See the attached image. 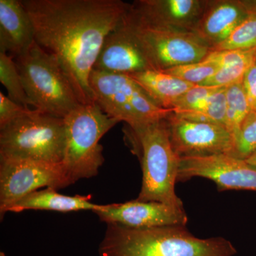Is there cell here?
I'll return each mask as SVG.
<instances>
[{
  "mask_svg": "<svg viewBox=\"0 0 256 256\" xmlns=\"http://www.w3.org/2000/svg\"><path fill=\"white\" fill-rule=\"evenodd\" d=\"M35 42L58 60L82 105L95 104L89 77L106 37L130 8L120 0H21Z\"/></svg>",
  "mask_w": 256,
  "mask_h": 256,
  "instance_id": "cell-1",
  "label": "cell"
},
{
  "mask_svg": "<svg viewBox=\"0 0 256 256\" xmlns=\"http://www.w3.org/2000/svg\"><path fill=\"white\" fill-rule=\"evenodd\" d=\"M99 256H234L237 250L223 237L200 238L186 226L129 228L107 224Z\"/></svg>",
  "mask_w": 256,
  "mask_h": 256,
  "instance_id": "cell-2",
  "label": "cell"
},
{
  "mask_svg": "<svg viewBox=\"0 0 256 256\" xmlns=\"http://www.w3.org/2000/svg\"><path fill=\"white\" fill-rule=\"evenodd\" d=\"M128 134L142 170V188L137 200L184 208L175 192L180 158L172 146L165 119L130 128Z\"/></svg>",
  "mask_w": 256,
  "mask_h": 256,
  "instance_id": "cell-3",
  "label": "cell"
},
{
  "mask_svg": "<svg viewBox=\"0 0 256 256\" xmlns=\"http://www.w3.org/2000/svg\"><path fill=\"white\" fill-rule=\"evenodd\" d=\"M14 60L34 108L64 118L82 104L58 60L36 42Z\"/></svg>",
  "mask_w": 256,
  "mask_h": 256,
  "instance_id": "cell-4",
  "label": "cell"
},
{
  "mask_svg": "<svg viewBox=\"0 0 256 256\" xmlns=\"http://www.w3.org/2000/svg\"><path fill=\"white\" fill-rule=\"evenodd\" d=\"M65 150L62 164L74 184L98 174L104 162L101 138L120 122L97 104H80L64 118Z\"/></svg>",
  "mask_w": 256,
  "mask_h": 256,
  "instance_id": "cell-5",
  "label": "cell"
},
{
  "mask_svg": "<svg viewBox=\"0 0 256 256\" xmlns=\"http://www.w3.org/2000/svg\"><path fill=\"white\" fill-rule=\"evenodd\" d=\"M64 119L33 109L0 128V159L60 163L65 150Z\"/></svg>",
  "mask_w": 256,
  "mask_h": 256,
  "instance_id": "cell-6",
  "label": "cell"
},
{
  "mask_svg": "<svg viewBox=\"0 0 256 256\" xmlns=\"http://www.w3.org/2000/svg\"><path fill=\"white\" fill-rule=\"evenodd\" d=\"M122 22L154 70L164 72L196 63L212 52L194 32L148 22L134 16L130 9Z\"/></svg>",
  "mask_w": 256,
  "mask_h": 256,
  "instance_id": "cell-7",
  "label": "cell"
},
{
  "mask_svg": "<svg viewBox=\"0 0 256 256\" xmlns=\"http://www.w3.org/2000/svg\"><path fill=\"white\" fill-rule=\"evenodd\" d=\"M89 85L94 101L106 114L134 128L166 119L174 112L160 107L126 74L92 70Z\"/></svg>",
  "mask_w": 256,
  "mask_h": 256,
  "instance_id": "cell-8",
  "label": "cell"
},
{
  "mask_svg": "<svg viewBox=\"0 0 256 256\" xmlns=\"http://www.w3.org/2000/svg\"><path fill=\"white\" fill-rule=\"evenodd\" d=\"M62 162L0 159V216L32 192L43 188L60 190L73 184Z\"/></svg>",
  "mask_w": 256,
  "mask_h": 256,
  "instance_id": "cell-9",
  "label": "cell"
},
{
  "mask_svg": "<svg viewBox=\"0 0 256 256\" xmlns=\"http://www.w3.org/2000/svg\"><path fill=\"white\" fill-rule=\"evenodd\" d=\"M170 141L178 158L230 154L234 142L225 126L178 117L172 112L165 119Z\"/></svg>",
  "mask_w": 256,
  "mask_h": 256,
  "instance_id": "cell-10",
  "label": "cell"
},
{
  "mask_svg": "<svg viewBox=\"0 0 256 256\" xmlns=\"http://www.w3.org/2000/svg\"><path fill=\"white\" fill-rule=\"evenodd\" d=\"M194 178L212 180L220 192L234 190L256 192V166L229 154L180 158L178 182L188 181Z\"/></svg>",
  "mask_w": 256,
  "mask_h": 256,
  "instance_id": "cell-11",
  "label": "cell"
},
{
  "mask_svg": "<svg viewBox=\"0 0 256 256\" xmlns=\"http://www.w3.org/2000/svg\"><path fill=\"white\" fill-rule=\"evenodd\" d=\"M101 222L129 228L186 226L188 217L184 208L156 202L133 200L120 204L100 205L94 210Z\"/></svg>",
  "mask_w": 256,
  "mask_h": 256,
  "instance_id": "cell-12",
  "label": "cell"
},
{
  "mask_svg": "<svg viewBox=\"0 0 256 256\" xmlns=\"http://www.w3.org/2000/svg\"><path fill=\"white\" fill-rule=\"evenodd\" d=\"M92 70L129 75L154 69L122 20L106 37Z\"/></svg>",
  "mask_w": 256,
  "mask_h": 256,
  "instance_id": "cell-13",
  "label": "cell"
},
{
  "mask_svg": "<svg viewBox=\"0 0 256 256\" xmlns=\"http://www.w3.org/2000/svg\"><path fill=\"white\" fill-rule=\"evenodd\" d=\"M254 9L255 1H207L193 32L212 50L225 41Z\"/></svg>",
  "mask_w": 256,
  "mask_h": 256,
  "instance_id": "cell-14",
  "label": "cell"
},
{
  "mask_svg": "<svg viewBox=\"0 0 256 256\" xmlns=\"http://www.w3.org/2000/svg\"><path fill=\"white\" fill-rule=\"evenodd\" d=\"M207 1L202 0H140L131 4L134 16L156 24L193 32Z\"/></svg>",
  "mask_w": 256,
  "mask_h": 256,
  "instance_id": "cell-15",
  "label": "cell"
},
{
  "mask_svg": "<svg viewBox=\"0 0 256 256\" xmlns=\"http://www.w3.org/2000/svg\"><path fill=\"white\" fill-rule=\"evenodd\" d=\"M34 42L33 23L21 0H0V52L16 58Z\"/></svg>",
  "mask_w": 256,
  "mask_h": 256,
  "instance_id": "cell-16",
  "label": "cell"
},
{
  "mask_svg": "<svg viewBox=\"0 0 256 256\" xmlns=\"http://www.w3.org/2000/svg\"><path fill=\"white\" fill-rule=\"evenodd\" d=\"M146 90L152 99L165 109H172L176 101L196 85L164 72L148 70L129 74Z\"/></svg>",
  "mask_w": 256,
  "mask_h": 256,
  "instance_id": "cell-17",
  "label": "cell"
},
{
  "mask_svg": "<svg viewBox=\"0 0 256 256\" xmlns=\"http://www.w3.org/2000/svg\"><path fill=\"white\" fill-rule=\"evenodd\" d=\"M100 205L90 202V196H67L53 188L32 192L10 207L9 212L18 213L26 210H46L58 212L95 210Z\"/></svg>",
  "mask_w": 256,
  "mask_h": 256,
  "instance_id": "cell-18",
  "label": "cell"
},
{
  "mask_svg": "<svg viewBox=\"0 0 256 256\" xmlns=\"http://www.w3.org/2000/svg\"><path fill=\"white\" fill-rule=\"evenodd\" d=\"M226 88L227 86L222 88L213 96L196 104L192 108L173 112L178 117L190 120L225 126Z\"/></svg>",
  "mask_w": 256,
  "mask_h": 256,
  "instance_id": "cell-19",
  "label": "cell"
},
{
  "mask_svg": "<svg viewBox=\"0 0 256 256\" xmlns=\"http://www.w3.org/2000/svg\"><path fill=\"white\" fill-rule=\"evenodd\" d=\"M250 111L242 82L227 86L225 126L232 134L234 142Z\"/></svg>",
  "mask_w": 256,
  "mask_h": 256,
  "instance_id": "cell-20",
  "label": "cell"
},
{
  "mask_svg": "<svg viewBox=\"0 0 256 256\" xmlns=\"http://www.w3.org/2000/svg\"><path fill=\"white\" fill-rule=\"evenodd\" d=\"M0 82L11 100L20 105L28 108L32 102L25 92L21 76L12 56L0 52Z\"/></svg>",
  "mask_w": 256,
  "mask_h": 256,
  "instance_id": "cell-21",
  "label": "cell"
},
{
  "mask_svg": "<svg viewBox=\"0 0 256 256\" xmlns=\"http://www.w3.org/2000/svg\"><path fill=\"white\" fill-rule=\"evenodd\" d=\"M256 48V1L255 9L225 41L212 50H252Z\"/></svg>",
  "mask_w": 256,
  "mask_h": 256,
  "instance_id": "cell-22",
  "label": "cell"
},
{
  "mask_svg": "<svg viewBox=\"0 0 256 256\" xmlns=\"http://www.w3.org/2000/svg\"><path fill=\"white\" fill-rule=\"evenodd\" d=\"M256 52L244 60L217 70L214 75L203 84L204 86H229L242 82L246 74L255 64Z\"/></svg>",
  "mask_w": 256,
  "mask_h": 256,
  "instance_id": "cell-23",
  "label": "cell"
},
{
  "mask_svg": "<svg viewBox=\"0 0 256 256\" xmlns=\"http://www.w3.org/2000/svg\"><path fill=\"white\" fill-rule=\"evenodd\" d=\"M256 152V111H250L240 126L234 140V151L230 156L246 160Z\"/></svg>",
  "mask_w": 256,
  "mask_h": 256,
  "instance_id": "cell-24",
  "label": "cell"
},
{
  "mask_svg": "<svg viewBox=\"0 0 256 256\" xmlns=\"http://www.w3.org/2000/svg\"><path fill=\"white\" fill-rule=\"evenodd\" d=\"M217 70L218 68L213 64L202 60L196 63L178 66L164 72L194 85L202 86L214 75Z\"/></svg>",
  "mask_w": 256,
  "mask_h": 256,
  "instance_id": "cell-25",
  "label": "cell"
},
{
  "mask_svg": "<svg viewBox=\"0 0 256 256\" xmlns=\"http://www.w3.org/2000/svg\"><path fill=\"white\" fill-rule=\"evenodd\" d=\"M223 87L225 86H196L188 90L176 101V104L173 106V110L175 112L192 108L196 104L213 96Z\"/></svg>",
  "mask_w": 256,
  "mask_h": 256,
  "instance_id": "cell-26",
  "label": "cell"
},
{
  "mask_svg": "<svg viewBox=\"0 0 256 256\" xmlns=\"http://www.w3.org/2000/svg\"><path fill=\"white\" fill-rule=\"evenodd\" d=\"M32 109L16 104L0 92V128L28 114Z\"/></svg>",
  "mask_w": 256,
  "mask_h": 256,
  "instance_id": "cell-27",
  "label": "cell"
},
{
  "mask_svg": "<svg viewBox=\"0 0 256 256\" xmlns=\"http://www.w3.org/2000/svg\"><path fill=\"white\" fill-rule=\"evenodd\" d=\"M242 86L250 110L256 111V64L249 68L242 80Z\"/></svg>",
  "mask_w": 256,
  "mask_h": 256,
  "instance_id": "cell-28",
  "label": "cell"
},
{
  "mask_svg": "<svg viewBox=\"0 0 256 256\" xmlns=\"http://www.w3.org/2000/svg\"><path fill=\"white\" fill-rule=\"evenodd\" d=\"M246 161L248 164H252V166H256V152L254 153V154H252L250 158L246 160Z\"/></svg>",
  "mask_w": 256,
  "mask_h": 256,
  "instance_id": "cell-29",
  "label": "cell"
},
{
  "mask_svg": "<svg viewBox=\"0 0 256 256\" xmlns=\"http://www.w3.org/2000/svg\"><path fill=\"white\" fill-rule=\"evenodd\" d=\"M0 256H6L5 255L4 252H0Z\"/></svg>",
  "mask_w": 256,
  "mask_h": 256,
  "instance_id": "cell-30",
  "label": "cell"
},
{
  "mask_svg": "<svg viewBox=\"0 0 256 256\" xmlns=\"http://www.w3.org/2000/svg\"></svg>",
  "mask_w": 256,
  "mask_h": 256,
  "instance_id": "cell-31",
  "label": "cell"
}]
</instances>
